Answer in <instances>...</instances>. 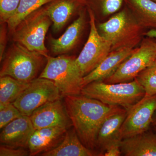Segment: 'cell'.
Returning <instances> with one entry per match:
<instances>
[{
  "instance_id": "obj_1",
  "label": "cell",
  "mask_w": 156,
  "mask_h": 156,
  "mask_svg": "<svg viewBox=\"0 0 156 156\" xmlns=\"http://www.w3.org/2000/svg\"><path fill=\"white\" fill-rule=\"evenodd\" d=\"M64 98L66 108L78 136L86 147L96 151L98 134L104 122L125 108L82 94Z\"/></svg>"
},
{
  "instance_id": "obj_2",
  "label": "cell",
  "mask_w": 156,
  "mask_h": 156,
  "mask_svg": "<svg viewBox=\"0 0 156 156\" xmlns=\"http://www.w3.org/2000/svg\"><path fill=\"white\" fill-rule=\"evenodd\" d=\"M81 94L127 110L141 99L145 95V92L134 79L131 82L112 84L94 81L83 87Z\"/></svg>"
},
{
  "instance_id": "obj_3",
  "label": "cell",
  "mask_w": 156,
  "mask_h": 156,
  "mask_svg": "<svg viewBox=\"0 0 156 156\" xmlns=\"http://www.w3.org/2000/svg\"><path fill=\"white\" fill-rule=\"evenodd\" d=\"M101 34L111 44L114 50L135 48L141 43L144 28L134 15L126 10L120 11L105 22L98 25Z\"/></svg>"
},
{
  "instance_id": "obj_4",
  "label": "cell",
  "mask_w": 156,
  "mask_h": 156,
  "mask_svg": "<svg viewBox=\"0 0 156 156\" xmlns=\"http://www.w3.org/2000/svg\"><path fill=\"white\" fill-rule=\"evenodd\" d=\"M46 57L31 51L19 43L13 44L5 53L0 70V77L9 76L24 83L37 78Z\"/></svg>"
},
{
  "instance_id": "obj_5",
  "label": "cell",
  "mask_w": 156,
  "mask_h": 156,
  "mask_svg": "<svg viewBox=\"0 0 156 156\" xmlns=\"http://www.w3.org/2000/svg\"><path fill=\"white\" fill-rule=\"evenodd\" d=\"M47 63L39 77L54 82L62 97L81 94L83 76L76 58L65 55L57 57L48 56Z\"/></svg>"
},
{
  "instance_id": "obj_6",
  "label": "cell",
  "mask_w": 156,
  "mask_h": 156,
  "mask_svg": "<svg viewBox=\"0 0 156 156\" xmlns=\"http://www.w3.org/2000/svg\"><path fill=\"white\" fill-rule=\"evenodd\" d=\"M52 22L41 8L28 15L12 32V39L31 51L48 56L45 39Z\"/></svg>"
},
{
  "instance_id": "obj_7",
  "label": "cell",
  "mask_w": 156,
  "mask_h": 156,
  "mask_svg": "<svg viewBox=\"0 0 156 156\" xmlns=\"http://www.w3.org/2000/svg\"><path fill=\"white\" fill-rule=\"evenodd\" d=\"M156 57V41L152 38L143 39L140 47L117 69L104 80L106 83H126L134 80Z\"/></svg>"
},
{
  "instance_id": "obj_8",
  "label": "cell",
  "mask_w": 156,
  "mask_h": 156,
  "mask_svg": "<svg viewBox=\"0 0 156 156\" xmlns=\"http://www.w3.org/2000/svg\"><path fill=\"white\" fill-rule=\"evenodd\" d=\"M62 98L53 81L38 77L28 83L13 104L23 115L30 116L36 110L50 101Z\"/></svg>"
},
{
  "instance_id": "obj_9",
  "label": "cell",
  "mask_w": 156,
  "mask_h": 156,
  "mask_svg": "<svg viewBox=\"0 0 156 156\" xmlns=\"http://www.w3.org/2000/svg\"><path fill=\"white\" fill-rule=\"evenodd\" d=\"M89 12L90 25L89 37L76 59L83 77L95 69L111 52L110 43L98 32L94 13L91 10Z\"/></svg>"
},
{
  "instance_id": "obj_10",
  "label": "cell",
  "mask_w": 156,
  "mask_h": 156,
  "mask_svg": "<svg viewBox=\"0 0 156 156\" xmlns=\"http://www.w3.org/2000/svg\"><path fill=\"white\" fill-rule=\"evenodd\" d=\"M156 110V94L145 95L127 110L120 129V139L132 137L150 129Z\"/></svg>"
},
{
  "instance_id": "obj_11",
  "label": "cell",
  "mask_w": 156,
  "mask_h": 156,
  "mask_svg": "<svg viewBox=\"0 0 156 156\" xmlns=\"http://www.w3.org/2000/svg\"><path fill=\"white\" fill-rule=\"evenodd\" d=\"M62 98L40 107L30 116L35 129L59 127L69 128L73 124Z\"/></svg>"
},
{
  "instance_id": "obj_12",
  "label": "cell",
  "mask_w": 156,
  "mask_h": 156,
  "mask_svg": "<svg viewBox=\"0 0 156 156\" xmlns=\"http://www.w3.org/2000/svg\"><path fill=\"white\" fill-rule=\"evenodd\" d=\"M34 130L30 117L22 115L2 129L1 144L28 148L29 140Z\"/></svg>"
},
{
  "instance_id": "obj_13",
  "label": "cell",
  "mask_w": 156,
  "mask_h": 156,
  "mask_svg": "<svg viewBox=\"0 0 156 156\" xmlns=\"http://www.w3.org/2000/svg\"><path fill=\"white\" fill-rule=\"evenodd\" d=\"M67 128L53 127L35 129L29 140L30 156H36L56 147L64 138Z\"/></svg>"
},
{
  "instance_id": "obj_14",
  "label": "cell",
  "mask_w": 156,
  "mask_h": 156,
  "mask_svg": "<svg viewBox=\"0 0 156 156\" xmlns=\"http://www.w3.org/2000/svg\"><path fill=\"white\" fill-rule=\"evenodd\" d=\"M136 48H125L111 52L95 69L83 77L82 87L94 81H103L111 75Z\"/></svg>"
},
{
  "instance_id": "obj_15",
  "label": "cell",
  "mask_w": 156,
  "mask_h": 156,
  "mask_svg": "<svg viewBox=\"0 0 156 156\" xmlns=\"http://www.w3.org/2000/svg\"><path fill=\"white\" fill-rule=\"evenodd\" d=\"M122 154L125 156H156V131L154 129L122 140Z\"/></svg>"
},
{
  "instance_id": "obj_16",
  "label": "cell",
  "mask_w": 156,
  "mask_h": 156,
  "mask_svg": "<svg viewBox=\"0 0 156 156\" xmlns=\"http://www.w3.org/2000/svg\"><path fill=\"white\" fill-rule=\"evenodd\" d=\"M127 110L124 109L109 117L101 126L96 140V149L99 156H103L109 146L121 142L120 131L127 115Z\"/></svg>"
},
{
  "instance_id": "obj_17",
  "label": "cell",
  "mask_w": 156,
  "mask_h": 156,
  "mask_svg": "<svg viewBox=\"0 0 156 156\" xmlns=\"http://www.w3.org/2000/svg\"><path fill=\"white\" fill-rule=\"evenodd\" d=\"M42 156H99L97 151L86 147L81 141L74 128H69L61 142L56 147L42 153Z\"/></svg>"
},
{
  "instance_id": "obj_18",
  "label": "cell",
  "mask_w": 156,
  "mask_h": 156,
  "mask_svg": "<svg viewBox=\"0 0 156 156\" xmlns=\"http://www.w3.org/2000/svg\"><path fill=\"white\" fill-rule=\"evenodd\" d=\"M85 22V15L81 13L61 36L58 38L50 39L51 49L53 53L61 55L72 49L80 38Z\"/></svg>"
},
{
  "instance_id": "obj_19",
  "label": "cell",
  "mask_w": 156,
  "mask_h": 156,
  "mask_svg": "<svg viewBox=\"0 0 156 156\" xmlns=\"http://www.w3.org/2000/svg\"><path fill=\"white\" fill-rule=\"evenodd\" d=\"M76 0H55L45 7L46 13L53 23V30H60L76 9Z\"/></svg>"
},
{
  "instance_id": "obj_20",
  "label": "cell",
  "mask_w": 156,
  "mask_h": 156,
  "mask_svg": "<svg viewBox=\"0 0 156 156\" xmlns=\"http://www.w3.org/2000/svg\"><path fill=\"white\" fill-rule=\"evenodd\" d=\"M132 14L144 28L156 29V2L153 0H129Z\"/></svg>"
},
{
  "instance_id": "obj_21",
  "label": "cell",
  "mask_w": 156,
  "mask_h": 156,
  "mask_svg": "<svg viewBox=\"0 0 156 156\" xmlns=\"http://www.w3.org/2000/svg\"><path fill=\"white\" fill-rule=\"evenodd\" d=\"M29 83H24L9 76L0 78V105L13 103L24 91Z\"/></svg>"
},
{
  "instance_id": "obj_22",
  "label": "cell",
  "mask_w": 156,
  "mask_h": 156,
  "mask_svg": "<svg viewBox=\"0 0 156 156\" xmlns=\"http://www.w3.org/2000/svg\"><path fill=\"white\" fill-rule=\"evenodd\" d=\"M55 0H20L19 6L14 15L6 23L11 33L23 20L46 4Z\"/></svg>"
},
{
  "instance_id": "obj_23",
  "label": "cell",
  "mask_w": 156,
  "mask_h": 156,
  "mask_svg": "<svg viewBox=\"0 0 156 156\" xmlns=\"http://www.w3.org/2000/svg\"><path fill=\"white\" fill-rule=\"evenodd\" d=\"M135 79L143 88L145 95H151L156 94V57Z\"/></svg>"
},
{
  "instance_id": "obj_24",
  "label": "cell",
  "mask_w": 156,
  "mask_h": 156,
  "mask_svg": "<svg viewBox=\"0 0 156 156\" xmlns=\"http://www.w3.org/2000/svg\"><path fill=\"white\" fill-rule=\"evenodd\" d=\"M22 114L13 103L0 105V128L22 115Z\"/></svg>"
},
{
  "instance_id": "obj_25",
  "label": "cell",
  "mask_w": 156,
  "mask_h": 156,
  "mask_svg": "<svg viewBox=\"0 0 156 156\" xmlns=\"http://www.w3.org/2000/svg\"><path fill=\"white\" fill-rule=\"evenodd\" d=\"M20 0H0L1 23H5L11 18L19 6Z\"/></svg>"
},
{
  "instance_id": "obj_26",
  "label": "cell",
  "mask_w": 156,
  "mask_h": 156,
  "mask_svg": "<svg viewBox=\"0 0 156 156\" xmlns=\"http://www.w3.org/2000/svg\"><path fill=\"white\" fill-rule=\"evenodd\" d=\"M30 155L27 148L16 147L2 145L0 146V156H27Z\"/></svg>"
},
{
  "instance_id": "obj_27",
  "label": "cell",
  "mask_w": 156,
  "mask_h": 156,
  "mask_svg": "<svg viewBox=\"0 0 156 156\" xmlns=\"http://www.w3.org/2000/svg\"><path fill=\"white\" fill-rule=\"evenodd\" d=\"M124 0H104L102 9L103 14L110 15L116 12L121 8Z\"/></svg>"
},
{
  "instance_id": "obj_28",
  "label": "cell",
  "mask_w": 156,
  "mask_h": 156,
  "mask_svg": "<svg viewBox=\"0 0 156 156\" xmlns=\"http://www.w3.org/2000/svg\"><path fill=\"white\" fill-rule=\"evenodd\" d=\"M5 23H1L0 31V61L2 62L5 54L7 44V29Z\"/></svg>"
},
{
  "instance_id": "obj_29",
  "label": "cell",
  "mask_w": 156,
  "mask_h": 156,
  "mask_svg": "<svg viewBox=\"0 0 156 156\" xmlns=\"http://www.w3.org/2000/svg\"><path fill=\"white\" fill-rule=\"evenodd\" d=\"M120 143L118 142L113 144L107 148L103 154L104 156H120L122 155L120 147Z\"/></svg>"
},
{
  "instance_id": "obj_30",
  "label": "cell",
  "mask_w": 156,
  "mask_h": 156,
  "mask_svg": "<svg viewBox=\"0 0 156 156\" xmlns=\"http://www.w3.org/2000/svg\"><path fill=\"white\" fill-rule=\"evenodd\" d=\"M144 35L147 37L154 39L156 41V29L149 30L147 32H145Z\"/></svg>"
},
{
  "instance_id": "obj_31",
  "label": "cell",
  "mask_w": 156,
  "mask_h": 156,
  "mask_svg": "<svg viewBox=\"0 0 156 156\" xmlns=\"http://www.w3.org/2000/svg\"><path fill=\"white\" fill-rule=\"evenodd\" d=\"M151 126L154 127H156V110L154 113L153 117L152 122Z\"/></svg>"
},
{
  "instance_id": "obj_32",
  "label": "cell",
  "mask_w": 156,
  "mask_h": 156,
  "mask_svg": "<svg viewBox=\"0 0 156 156\" xmlns=\"http://www.w3.org/2000/svg\"><path fill=\"white\" fill-rule=\"evenodd\" d=\"M154 129L155 131H156V127H154Z\"/></svg>"
},
{
  "instance_id": "obj_33",
  "label": "cell",
  "mask_w": 156,
  "mask_h": 156,
  "mask_svg": "<svg viewBox=\"0 0 156 156\" xmlns=\"http://www.w3.org/2000/svg\"><path fill=\"white\" fill-rule=\"evenodd\" d=\"M154 1V2H156V0H153Z\"/></svg>"
}]
</instances>
